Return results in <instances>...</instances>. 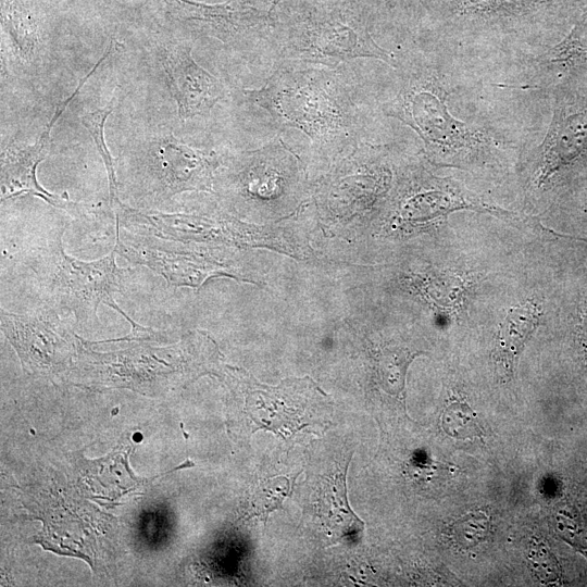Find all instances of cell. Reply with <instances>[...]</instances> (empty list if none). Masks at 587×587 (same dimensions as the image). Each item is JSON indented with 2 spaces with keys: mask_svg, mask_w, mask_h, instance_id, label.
<instances>
[{
  "mask_svg": "<svg viewBox=\"0 0 587 587\" xmlns=\"http://www.w3.org/2000/svg\"><path fill=\"white\" fill-rule=\"evenodd\" d=\"M282 60L264 85L241 89L246 102L263 108L275 123L301 132L324 155L360 145L363 117L350 70Z\"/></svg>",
  "mask_w": 587,
  "mask_h": 587,
  "instance_id": "6da1fadb",
  "label": "cell"
},
{
  "mask_svg": "<svg viewBox=\"0 0 587 587\" xmlns=\"http://www.w3.org/2000/svg\"><path fill=\"white\" fill-rule=\"evenodd\" d=\"M394 68L382 111L411 127L433 161L460 163L489 148L491 139L485 129L451 115L450 90L429 60L414 54L397 58Z\"/></svg>",
  "mask_w": 587,
  "mask_h": 587,
  "instance_id": "7a4b0ae2",
  "label": "cell"
},
{
  "mask_svg": "<svg viewBox=\"0 0 587 587\" xmlns=\"http://www.w3.org/2000/svg\"><path fill=\"white\" fill-rule=\"evenodd\" d=\"M64 229L57 230L48 241L35 248L27 258L47 307L65 311L77 323L97 322L100 304L117 311L132 325L130 340H148L155 332L136 323L124 312L115 297L123 294L128 270L116 264V251L95 261H83L68 255L62 245Z\"/></svg>",
  "mask_w": 587,
  "mask_h": 587,
  "instance_id": "3957f363",
  "label": "cell"
},
{
  "mask_svg": "<svg viewBox=\"0 0 587 587\" xmlns=\"http://www.w3.org/2000/svg\"><path fill=\"white\" fill-rule=\"evenodd\" d=\"M79 338L80 370L89 384L129 387L142 392L166 390L211 370L217 360L214 341L203 332H189L168 347L141 346L101 353Z\"/></svg>",
  "mask_w": 587,
  "mask_h": 587,
  "instance_id": "277c9868",
  "label": "cell"
},
{
  "mask_svg": "<svg viewBox=\"0 0 587 587\" xmlns=\"http://www.w3.org/2000/svg\"><path fill=\"white\" fill-rule=\"evenodd\" d=\"M274 39L282 60L330 67L355 58L397 64V58L375 42L362 14L347 4L314 5L277 30Z\"/></svg>",
  "mask_w": 587,
  "mask_h": 587,
  "instance_id": "5b68a950",
  "label": "cell"
},
{
  "mask_svg": "<svg viewBox=\"0 0 587 587\" xmlns=\"http://www.w3.org/2000/svg\"><path fill=\"white\" fill-rule=\"evenodd\" d=\"M115 227L116 253L134 265L149 267L170 286L199 288L210 278L221 276L250 282L235 264L192 248L188 242L139 234L130 237L122 235Z\"/></svg>",
  "mask_w": 587,
  "mask_h": 587,
  "instance_id": "8992f818",
  "label": "cell"
},
{
  "mask_svg": "<svg viewBox=\"0 0 587 587\" xmlns=\"http://www.w3.org/2000/svg\"><path fill=\"white\" fill-rule=\"evenodd\" d=\"M220 164L215 153L185 145L172 134L158 137L138 165L142 196L164 201L185 191L212 192Z\"/></svg>",
  "mask_w": 587,
  "mask_h": 587,
  "instance_id": "52a82bcc",
  "label": "cell"
},
{
  "mask_svg": "<svg viewBox=\"0 0 587 587\" xmlns=\"http://www.w3.org/2000/svg\"><path fill=\"white\" fill-rule=\"evenodd\" d=\"M283 0H227L207 4L192 0H164L168 14L180 23L235 48H250L271 37L273 12Z\"/></svg>",
  "mask_w": 587,
  "mask_h": 587,
  "instance_id": "ba28073f",
  "label": "cell"
},
{
  "mask_svg": "<svg viewBox=\"0 0 587 587\" xmlns=\"http://www.w3.org/2000/svg\"><path fill=\"white\" fill-rule=\"evenodd\" d=\"M0 326L28 373L57 374L78 353L79 336L70 332L50 307L26 314L1 310Z\"/></svg>",
  "mask_w": 587,
  "mask_h": 587,
  "instance_id": "9c48e42d",
  "label": "cell"
},
{
  "mask_svg": "<svg viewBox=\"0 0 587 587\" xmlns=\"http://www.w3.org/2000/svg\"><path fill=\"white\" fill-rule=\"evenodd\" d=\"M112 53L113 49L108 48L91 71L79 82L76 90L58 104L45 130L33 145L12 141L2 149L1 201L23 195H30L70 213L78 212V205L76 203L71 202L67 198L51 193L39 184L36 175L37 166L49 151L50 136L54 124L76 97L85 82Z\"/></svg>",
  "mask_w": 587,
  "mask_h": 587,
  "instance_id": "30bf717a",
  "label": "cell"
},
{
  "mask_svg": "<svg viewBox=\"0 0 587 587\" xmlns=\"http://www.w3.org/2000/svg\"><path fill=\"white\" fill-rule=\"evenodd\" d=\"M160 58L180 121L208 114L225 97L223 83L193 60L191 47L167 43Z\"/></svg>",
  "mask_w": 587,
  "mask_h": 587,
  "instance_id": "8fae6325",
  "label": "cell"
},
{
  "mask_svg": "<svg viewBox=\"0 0 587 587\" xmlns=\"http://www.w3.org/2000/svg\"><path fill=\"white\" fill-rule=\"evenodd\" d=\"M229 185L248 199L272 201L288 191L296 176L294 153L280 139L229 160Z\"/></svg>",
  "mask_w": 587,
  "mask_h": 587,
  "instance_id": "7c38bea8",
  "label": "cell"
},
{
  "mask_svg": "<svg viewBox=\"0 0 587 587\" xmlns=\"http://www.w3.org/2000/svg\"><path fill=\"white\" fill-rule=\"evenodd\" d=\"M587 152V105L557 104L535 168L537 187Z\"/></svg>",
  "mask_w": 587,
  "mask_h": 587,
  "instance_id": "4fadbf2b",
  "label": "cell"
},
{
  "mask_svg": "<svg viewBox=\"0 0 587 587\" xmlns=\"http://www.w3.org/2000/svg\"><path fill=\"white\" fill-rule=\"evenodd\" d=\"M541 309L537 302L526 301L508 310L500 324L491 360L497 376L503 380L512 377L516 361L539 325Z\"/></svg>",
  "mask_w": 587,
  "mask_h": 587,
  "instance_id": "5bb4252c",
  "label": "cell"
},
{
  "mask_svg": "<svg viewBox=\"0 0 587 587\" xmlns=\"http://www.w3.org/2000/svg\"><path fill=\"white\" fill-rule=\"evenodd\" d=\"M347 466L322 480L319 497V515L328 534L341 539L363 530V522L351 511L346 488Z\"/></svg>",
  "mask_w": 587,
  "mask_h": 587,
  "instance_id": "9a60e30c",
  "label": "cell"
},
{
  "mask_svg": "<svg viewBox=\"0 0 587 587\" xmlns=\"http://www.w3.org/2000/svg\"><path fill=\"white\" fill-rule=\"evenodd\" d=\"M1 25L20 60L32 62L39 55L41 28L27 4L22 0H2Z\"/></svg>",
  "mask_w": 587,
  "mask_h": 587,
  "instance_id": "2e32d148",
  "label": "cell"
},
{
  "mask_svg": "<svg viewBox=\"0 0 587 587\" xmlns=\"http://www.w3.org/2000/svg\"><path fill=\"white\" fill-rule=\"evenodd\" d=\"M118 96L115 92L111 100L102 108L89 112L82 116L80 121L84 127L88 130L93 139L95 146L104 164L108 183H109V200L113 211L120 209L124 202L120 198V184L115 170V159L111 155L104 140V123L108 116L114 110Z\"/></svg>",
  "mask_w": 587,
  "mask_h": 587,
  "instance_id": "e0dca14e",
  "label": "cell"
},
{
  "mask_svg": "<svg viewBox=\"0 0 587 587\" xmlns=\"http://www.w3.org/2000/svg\"><path fill=\"white\" fill-rule=\"evenodd\" d=\"M585 61H587V8L571 33L547 52L540 63L548 68H571Z\"/></svg>",
  "mask_w": 587,
  "mask_h": 587,
  "instance_id": "ac0fdd59",
  "label": "cell"
},
{
  "mask_svg": "<svg viewBox=\"0 0 587 587\" xmlns=\"http://www.w3.org/2000/svg\"><path fill=\"white\" fill-rule=\"evenodd\" d=\"M294 479L277 476L260 483L250 499V515L266 520L271 512L280 509L291 492Z\"/></svg>",
  "mask_w": 587,
  "mask_h": 587,
  "instance_id": "d6986e66",
  "label": "cell"
},
{
  "mask_svg": "<svg viewBox=\"0 0 587 587\" xmlns=\"http://www.w3.org/2000/svg\"><path fill=\"white\" fill-rule=\"evenodd\" d=\"M441 425L444 430L455 439L463 440L484 435L477 414L462 401L451 402L445 409Z\"/></svg>",
  "mask_w": 587,
  "mask_h": 587,
  "instance_id": "ffe728a7",
  "label": "cell"
},
{
  "mask_svg": "<svg viewBox=\"0 0 587 587\" xmlns=\"http://www.w3.org/2000/svg\"><path fill=\"white\" fill-rule=\"evenodd\" d=\"M490 521L484 512H472L457 520L449 529L452 541L461 548H472L486 540Z\"/></svg>",
  "mask_w": 587,
  "mask_h": 587,
  "instance_id": "44dd1931",
  "label": "cell"
},
{
  "mask_svg": "<svg viewBox=\"0 0 587 587\" xmlns=\"http://www.w3.org/2000/svg\"><path fill=\"white\" fill-rule=\"evenodd\" d=\"M539 0H460L459 9L465 13L498 14L528 9Z\"/></svg>",
  "mask_w": 587,
  "mask_h": 587,
  "instance_id": "7402d4cb",
  "label": "cell"
},
{
  "mask_svg": "<svg viewBox=\"0 0 587 587\" xmlns=\"http://www.w3.org/2000/svg\"><path fill=\"white\" fill-rule=\"evenodd\" d=\"M412 357L409 352H389L382 362V373L388 387L394 392H399L403 388L404 373Z\"/></svg>",
  "mask_w": 587,
  "mask_h": 587,
  "instance_id": "603a6c76",
  "label": "cell"
},
{
  "mask_svg": "<svg viewBox=\"0 0 587 587\" xmlns=\"http://www.w3.org/2000/svg\"><path fill=\"white\" fill-rule=\"evenodd\" d=\"M577 338L579 345L587 353V307L582 310L578 316Z\"/></svg>",
  "mask_w": 587,
  "mask_h": 587,
  "instance_id": "cb8c5ba5",
  "label": "cell"
},
{
  "mask_svg": "<svg viewBox=\"0 0 587 587\" xmlns=\"http://www.w3.org/2000/svg\"><path fill=\"white\" fill-rule=\"evenodd\" d=\"M385 2L388 7H391V0H385Z\"/></svg>",
  "mask_w": 587,
  "mask_h": 587,
  "instance_id": "d4e9b609",
  "label": "cell"
}]
</instances>
